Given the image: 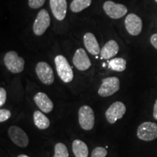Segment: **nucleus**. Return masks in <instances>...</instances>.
<instances>
[{
  "label": "nucleus",
  "mask_w": 157,
  "mask_h": 157,
  "mask_svg": "<svg viewBox=\"0 0 157 157\" xmlns=\"http://www.w3.org/2000/svg\"><path fill=\"white\" fill-rule=\"evenodd\" d=\"M50 5L54 17L58 21H63L67 12L66 0H50Z\"/></svg>",
  "instance_id": "obj_13"
},
{
  "label": "nucleus",
  "mask_w": 157,
  "mask_h": 157,
  "mask_svg": "<svg viewBox=\"0 0 157 157\" xmlns=\"http://www.w3.org/2000/svg\"><path fill=\"white\" fill-rule=\"evenodd\" d=\"M45 0H29V5L32 9H38L44 5Z\"/></svg>",
  "instance_id": "obj_23"
},
{
  "label": "nucleus",
  "mask_w": 157,
  "mask_h": 157,
  "mask_svg": "<svg viewBox=\"0 0 157 157\" xmlns=\"http://www.w3.org/2000/svg\"><path fill=\"white\" fill-rule=\"evenodd\" d=\"M155 2H157V0H155Z\"/></svg>",
  "instance_id": "obj_29"
},
{
  "label": "nucleus",
  "mask_w": 157,
  "mask_h": 157,
  "mask_svg": "<svg viewBox=\"0 0 157 157\" xmlns=\"http://www.w3.org/2000/svg\"><path fill=\"white\" fill-rule=\"evenodd\" d=\"M92 0H73L71 3V10L74 13H79L91 5Z\"/></svg>",
  "instance_id": "obj_20"
},
{
  "label": "nucleus",
  "mask_w": 157,
  "mask_h": 157,
  "mask_svg": "<svg viewBox=\"0 0 157 157\" xmlns=\"http://www.w3.org/2000/svg\"><path fill=\"white\" fill-rule=\"evenodd\" d=\"M127 61L122 58H116L111 60L109 63V68L116 71L121 72L126 69Z\"/></svg>",
  "instance_id": "obj_19"
},
{
  "label": "nucleus",
  "mask_w": 157,
  "mask_h": 157,
  "mask_svg": "<svg viewBox=\"0 0 157 157\" xmlns=\"http://www.w3.org/2000/svg\"><path fill=\"white\" fill-rule=\"evenodd\" d=\"M73 63L79 71L87 70L92 65L87 54L82 48L78 49L76 51L73 58Z\"/></svg>",
  "instance_id": "obj_12"
},
{
  "label": "nucleus",
  "mask_w": 157,
  "mask_h": 157,
  "mask_svg": "<svg viewBox=\"0 0 157 157\" xmlns=\"http://www.w3.org/2000/svg\"><path fill=\"white\" fill-rule=\"evenodd\" d=\"M103 10L108 16L113 19H119L124 16L127 13V8L124 5L106 1L103 5Z\"/></svg>",
  "instance_id": "obj_9"
},
{
  "label": "nucleus",
  "mask_w": 157,
  "mask_h": 157,
  "mask_svg": "<svg viewBox=\"0 0 157 157\" xmlns=\"http://www.w3.org/2000/svg\"><path fill=\"white\" fill-rule=\"evenodd\" d=\"M34 122L37 128L46 129L50 126V120L44 113L39 111H36L34 113Z\"/></svg>",
  "instance_id": "obj_18"
},
{
  "label": "nucleus",
  "mask_w": 157,
  "mask_h": 157,
  "mask_svg": "<svg viewBox=\"0 0 157 157\" xmlns=\"http://www.w3.org/2000/svg\"><path fill=\"white\" fill-rule=\"evenodd\" d=\"M119 44L114 40H110L105 44L101 50V56L103 59H110L115 56L119 52Z\"/></svg>",
  "instance_id": "obj_16"
},
{
  "label": "nucleus",
  "mask_w": 157,
  "mask_h": 157,
  "mask_svg": "<svg viewBox=\"0 0 157 157\" xmlns=\"http://www.w3.org/2000/svg\"><path fill=\"white\" fill-rule=\"evenodd\" d=\"M7 100V93L3 87L0 88V105H3Z\"/></svg>",
  "instance_id": "obj_25"
},
{
  "label": "nucleus",
  "mask_w": 157,
  "mask_h": 157,
  "mask_svg": "<svg viewBox=\"0 0 157 157\" xmlns=\"http://www.w3.org/2000/svg\"><path fill=\"white\" fill-rule=\"evenodd\" d=\"M78 122L84 130H91L95 124V113L89 105H83L78 110Z\"/></svg>",
  "instance_id": "obj_3"
},
{
  "label": "nucleus",
  "mask_w": 157,
  "mask_h": 157,
  "mask_svg": "<svg viewBox=\"0 0 157 157\" xmlns=\"http://www.w3.org/2000/svg\"><path fill=\"white\" fill-rule=\"evenodd\" d=\"M56 70L59 77L65 83H69L74 78V72L71 66L64 56L59 55L55 58Z\"/></svg>",
  "instance_id": "obj_1"
},
{
  "label": "nucleus",
  "mask_w": 157,
  "mask_h": 157,
  "mask_svg": "<svg viewBox=\"0 0 157 157\" xmlns=\"http://www.w3.org/2000/svg\"><path fill=\"white\" fill-rule=\"evenodd\" d=\"M68 148L65 144L62 143H58L55 146L54 157H68Z\"/></svg>",
  "instance_id": "obj_21"
},
{
  "label": "nucleus",
  "mask_w": 157,
  "mask_h": 157,
  "mask_svg": "<svg viewBox=\"0 0 157 157\" xmlns=\"http://www.w3.org/2000/svg\"><path fill=\"white\" fill-rule=\"evenodd\" d=\"M50 25V17L48 12L46 10H42L39 11L35 20L33 31L37 36L44 34L47 29Z\"/></svg>",
  "instance_id": "obj_6"
},
{
  "label": "nucleus",
  "mask_w": 157,
  "mask_h": 157,
  "mask_svg": "<svg viewBox=\"0 0 157 157\" xmlns=\"http://www.w3.org/2000/svg\"><path fill=\"white\" fill-rule=\"evenodd\" d=\"M137 136L144 141L155 140L157 138V124L151 121L142 123L137 128Z\"/></svg>",
  "instance_id": "obj_5"
},
{
  "label": "nucleus",
  "mask_w": 157,
  "mask_h": 157,
  "mask_svg": "<svg viewBox=\"0 0 157 157\" xmlns=\"http://www.w3.org/2000/svg\"><path fill=\"white\" fill-rule=\"evenodd\" d=\"M4 63L10 71L13 74H18L22 72L24 68L25 60L15 51H10L7 52L4 58Z\"/></svg>",
  "instance_id": "obj_2"
},
{
  "label": "nucleus",
  "mask_w": 157,
  "mask_h": 157,
  "mask_svg": "<svg viewBox=\"0 0 157 157\" xmlns=\"http://www.w3.org/2000/svg\"><path fill=\"white\" fill-rule=\"evenodd\" d=\"M35 103L44 113H50L53 109V103L50 98L44 93H38L34 98Z\"/></svg>",
  "instance_id": "obj_14"
},
{
  "label": "nucleus",
  "mask_w": 157,
  "mask_h": 157,
  "mask_svg": "<svg viewBox=\"0 0 157 157\" xmlns=\"http://www.w3.org/2000/svg\"><path fill=\"white\" fill-rule=\"evenodd\" d=\"M151 43L157 50V34H153L151 37Z\"/></svg>",
  "instance_id": "obj_26"
},
{
  "label": "nucleus",
  "mask_w": 157,
  "mask_h": 157,
  "mask_svg": "<svg viewBox=\"0 0 157 157\" xmlns=\"http://www.w3.org/2000/svg\"><path fill=\"white\" fill-rule=\"evenodd\" d=\"M124 23L127 31L129 34L132 36H137L140 34L142 31L143 23L140 17L137 15L133 13L129 14L125 18Z\"/></svg>",
  "instance_id": "obj_11"
},
{
  "label": "nucleus",
  "mask_w": 157,
  "mask_h": 157,
  "mask_svg": "<svg viewBox=\"0 0 157 157\" xmlns=\"http://www.w3.org/2000/svg\"><path fill=\"white\" fill-rule=\"evenodd\" d=\"M72 150L75 157H88L89 150L85 143L81 140H75L72 143Z\"/></svg>",
  "instance_id": "obj_17"
},
{
  "label": "nucleus",
  "mask_w": 157,
  "mask_h": 157,
  "mask_svg": "<svg viewBox=\"0 0 157 157\" xmlns=\"http://www.w3.org/2000/svg\"><path fill=\"white\" fill-rule=\"evenodd\" d=\"M126 112V106L122 102L117 101L110 105L105 111L107 121L111 124H114L119 119H121Z\"/></svg>",
  "instance_id": "obj_8"
},
{
  "label": "nucleus",
  "mask_w": 157,
  "mask_h": 157,
  "mask_svg": "<svg viewBox=\"0 0 157 157\" xmlns=\"http://www.w3.org/2000/svg\"><path fill=\"white\" fill-rule=\"evenodd\" d=\"M17 157H29V156H26V155H25V154H21V155H19Z\"/></svg>",
  "instance_id": "obj_28"
},
{
  "label": "nucleus",
  "mask_w": 157,
  "mask_h": 157,
  "mask_svg": "<svg viewBox=\"0 0 157 157\" xmlns=\"http://www.w3.org/2000/svg\"><path fill=\"white\" fill-rule=\"evenodd\" d=\"M120 81L117 77H107L102 80V84L98 90V94L101 97H109L119 90Z\"/></svg>",
  "instance_id": "obj_4"
},
{
  "label": "nucleus",
  "mask_w": 157,
  "mask_h": 157,
  "mask_svg": "<svg viewBox=\"0 0 157 157\" xmlns=\"http://www.w3.org/2000/svg\"><path fill=\"white\" fill-rule=\"evenodd\" d=\"M108 154L106 149L103 147H96L93 151L91 157H105Z\"/></svg>",
  "instance_id": "obj_22"
},
{
  "label": "nucleus",
  "mask_w": 157,
  "mask_h": 157,
  "mask_svg": "<svg viewBox=\"0 0 157 157\" xmlns=\"http://www.w3.org/2000/svg\"><path fill=\"white\" fill-rule=\"evenodd\" d=\"M84 44L88 52L93 56L101 54V49L95 35L92 33H87L84 36Z\"/></svg>",
  "instance_id": "obj_15"
},
{
  "label": "nucleus",
  "mask_w": 157,
  "mask_h": 157,
  "mask_svg": "<svg viewBox=\"0 0 157 157\" xmlns=\"http://www.w3.org/2000/svg\"><path fill=\"white\" fill-rule=\"evenodd\" d=\"M11 117V113L9 110L1 109L0 110V122H4L10 119Z\"/></svg>",
  "instance_id": "obj_24"
},
{
  "label": "nucleus",
  "mask_w": 157,
  "mask_h": 157,
  "mask_svg": "<svg viewBox=\"0 0 157 157\" xmlns=\"http://www.w3.org/2000/svg\"><path fill=\"white\" fill-rule=\"evenodd\" d=\"M36 73L40 81L46 85H50L55 80L52 68L45 62H39L36 66Z\"/></svg>",
  "instance_id": "obj_7"
},
{
  "label": "nucleus",
  "mask_w": 157,
  "mask_h": 157,
  "mask_svg": "<svg viewBox=\"0 0 157 157\" xmlns=\"http://www.w3.org/2000/svg\"><path fill=\"white\" fill-rule=\"evenodd\" d=\"M153 116L156 120H157V99L156 102H155L154 106V113H153Z\"/></svg>",
  "instance_id": "obj_27"
},
{
  "label": "nucleus",
  "mask_w": 157,
  "mask_h": 157,
  "mask_svg": "<svg viewBox=\"0 0 157 157\" xmlns=\"http://www.w3.org/2000/svg\"><path fill=\"white\" fill-rule=\"evenodd\" d=\"M8 135L11 140L21 148H25L29 145L28 135L21 127L11 126L8 129Z\"/></svg>",
  "instance_id": "obj_10"
}]
</instances>
